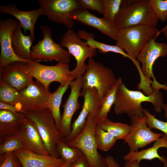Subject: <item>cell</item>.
I'll return each instance as SVG.
<instances>
[{"mask_svg":"<svg viewBox=\"0 0 167 167\" xmlns=\"http://www.w3.org/2000/svg\"><path fill=\"white\" fill-rule=\"evenodd\" d=\"M152 88V94L147 96L140 91L128 89L122 82L116 94L113 105L115 113L117 115L126 114L130 117L135 115L143 116L141 104L144 102L151 103L155 111L160 113L164 104L162 94L159 89Z\"/></svg>","mask_w":167,"mask_h":167,"instance_id":"obj_1","label":"cell"},{"mask_svg":"<svg viewBox=\"0 0 167 167\" xmlns=\"http://www.w3.org/2000/svg\"><path fill=\"white\" fill-rule=\"evenodd\" d=\"M159 21L148 0H123L114 24L118 30L139 25L156 27Z\"/></svg>","mask_w":167,"mask_h":167,"instance_id":"obj_2","label":"cell"},{"mask_svg":"<svg viewBox=\"0 0 167 167\" xmlns=\"http://www.w3.org/2000/svg\"><path fill=\"white\" fill-rule=\"evenodd\" d=\"M156 38L150 41L143 48L137 59L141 62L142 76L137 86L138 89L142 90L147 96L152 92V87L165 89V84L158 82L154 77L153 68L154 64L159 57L167 56V44L155 41Z\"/></svg>","mask_w":167,"mask_h":167,"instance_id":"obj_3","label":"cell"},{"mask_svg":"<svg viewBox=\"0 0 167 167\" xmlns=\"http://www.w3.org/2000/svg\"><path fill=\"white\" fill-rule=\"evenodd\" d=\"M24 114L35 124L45 148L49 155L58 158L59 155L57 150V145L63 140L49 109L46 108L27 111Z\"/></svg>","mask_w":167,"mask_h":167,"instance_id":"obj_4","label":"cell"},{"mask_svg":"<svg viewBox=\"0 0 167 167\" xmlns=\"http://www.w3.org/2000/svg\"><path fill=\"white\" fill-rule=\"evenodd\" d=\"M96 114L92 113L88 115L82 131L71 142L69 146L79 149L85 156L88 167H108L105 158L98 152L95 136Z\"/></svg>","mask_w":167,"mask_h":167,"instance_id":"obj_5","label":"cell"},{"mask_svg":"<svg viewBox=\"0 0 167 167\" xmlns=\"http://www.w3.org/2000/svg\"><path fill=\"white\" fill-rule=\"evenodd\" d=\"M118 31L116 45L135 59L144 46L150 41L156 38L160 33L156 27L144 25L136 26Z\"/></svg>","mask_w":167,"mask_h":167,"instance_id":"obj_6","label":"cell"},{"mask_svg":"<svg viewBox=\"0 0 167 167\" xmlns=\"http://www.w3.org/2000/svg\"><path fill=\"white\" fill-rule=\"evenodd\" d=\"M40 29L43 38L32 46L31 60L39 62L55 61L58 63H69L71 60V54L60 44L54 41L50 28L44 25L41 26Z\"/></svg>","mask_w":167,"mask_h":167,"instance_id":"obj_7","label":"cell"},{"mask_svg":"<svg viewBox=\"0 0 167 167\" xmlns=\"http://www.w3.org/2000/svg\"><path fill=\"white\" fill-rule=\"evenodd\" d=\"M113 71L101 62L88 58L87 67L83 75L82 89H96L100 98L101 103L109 91L118 81Z\"/></svg>","mask_w":167,"mask_h":167,"instance_id":"obj_8","label":"cell"},{"mask_svg":"<svg viewBox=\"0 0 167 167\" xmlns=\"http://www.w3.org/2000/svg\"><path fill=\"white\" fill-rule=\"evenodd\" d=\"M25 64L27 69L33 78L48 90L52 82H57L60 85L64 86L74 80L68 64L58 63L55 65L47 66L33 61Z\"/></svg>","mask_w":167,"mask_h":167,"instance_id":"obj_9","label":"cell"},{"mask_svg":"<svg viewBox=\"0 0 167 167\" xmlns=\"http://www.w3.org/2000/svg\"><path fill=\"white\" fill-rule=\"evenodd\" d=\"M60 44L68 49V51L76 61L75 68L71 71L74 79L83 75L87 67V64L85 63V61L88 58L95 56L97 50L89 47L85 41L81 40L77 34L72 28L68 29L64 34L61 38Z\"/></svg>","mask_w":167,"mask_h":167,"instance_id":"obj_10","label":"cell"},{"mask_svg":"<svg viewBox=\"0 0 167 167\" xmlns=\"http://www.w3.org/2000/svg\"><path fill=\"white\" fill-rule=\"evenodd\" d=\"M37 2L42 9V15L51 21L64 24L68 29L72 28L75 24L72 13L81 7L77 0H39Z\"/></svg>","mask_w":167,"mask_h":167,"instance_id":"obj_11","label":"cell"},{"mask_svg":"<svg viewBox=\"0 0 167 167\" xmlns=\"http://www.w3.org/2000/svg\"><path fill=\"white\" fill-rule=\"evenodd\" d=\"M18 110L22 113L26 112L48 108L52 94L40 82L36 80L19 92Z\"/></svg>","mask_w":167,"mask_h":167,"instance_id":"obj_12","label":"cell"},{"mask_svg":"<svg viewBox=\"0 0 167 167\" xmlns=\"http://www.w3.org/2000/svg\"><path fill=\"white\" fill-rule=\"evenodd\" d=\"M130 118L131 128L124 139L129 147L130 151H138L155 142L162 134L153 132L146 125V117L134 116Z\"/></svg>","mask_w":167,"mask_h":167,"instance_id":"obj_13","label":"cell"},{"mask_svg":"<svg viewBox=\"0 0 167 167\" xmlns=\"http://www.w3.org/2000/svg\"><path fill=\"white\" fill-rule=\"evenodd\" d=\"M80 96L84 99L83 107L78 116L72 125L70 133L64 139L63 141L66 144L72 141L82 131L88 114L92 113L97 115L100 108V98L95 88L82 89Z\"/></svg>","mask_w":167,"mask_h":167,"instance_id":"obj_14","label":"cell"},{"mask_svg":"<svg viewBox=\"0 0 167 167\" xmlns=\"http://www.w3.org/2000/svg\"><path fill=\"white\" fill-rule=\"evenodd\" d=\"M18 21L8 18L0 21V68L15 62H26L28 61L18 57L14 53L12 44V36L14 29L19 24Z\"/></svg>","mask_w":167,"mask_h":167,"instance_id":"obj_15","label":"cell"},{"mask_svg":"<svg viewBox=\"0 0 167 167\" xmlns=\"http://www.w3.org/2000/svg\"><path fill=\"white\" fill-rule=\"evenodd\" d=\"M83 75H80L75 80L70 81V93L63 106V112L59 132L63 140L64 139L71 133V122L74 113L80 107L78 98L80 96L81 89L83 87Z\"/></svg>","mask_w":167,"mask_h":167,"instance_id":"obj_16","label":"cell"},{"mask_svg":"<svg viewBox=\"0 0 167 167\" xmlns=\"http://www.w3.org/2000/svg\"><path fill=\"white\" fill-rule=\"evenodd\" d=\"M25 63L15 62L0 68V82L18 91L33 83V77L27 69Z\"/></svg>","mask_w":167,"mask_h":167,"instance_id":"obj_17","label":"cell"},{"mask_svg":"<svg viewBox=\"0 0 167 167\" xmlns=\"http://www.w3.org/2000/svg\"><path fill=\"white\" fill-rule=\"evenodd\" d=\"M25 149L41 155H49L35 123L25 117L16 134Z\"/></svg>","mask_w":167,"mask_h":167,"instance_id":"obj_18","label":"cell"},{"mask_svg":"<svg viewBox=\"0 0 167 167\" xmlns=\"http://www.w3.org/2000/svg\"><path fill=\"white\" fill-rule=\"evenodd\" d=\"M72 17L74 20L94 28L103 34L117 41L118 31L114 25L102 18L97 17L90 13L88 10L80 7L73 12Z\"/></svg>","mask_w":167,"mask_h":167,"instance_id":"obj_19","label":"cell"},{"mask_svg":"<svg viewBox=\"0 0 167 167\" xmlns=\"http://www.w3.org/2000/svg\"><path fill=\"white\" fill-rule=\"evenodd\" d=\"M0 13L9 14L14 17L19 21L25 33L27 34L28 30L30 31L33 43L35 38V24L39 17L42 15L41 7L35 10L25 11L19 10L15 4L4 5L0 6Z\"/></svg>","mask_w":167,"mask_h":167,"instance_id":"obj_20","label":"cell"},{"mask_svg":"<svg viewBox=\"0 0 167 167\" xmlns=\"http://www.w3.org/2000/svg\"><path fill=\"white\" fill-rule=\"evenodd\" d=\"M13 153L22 167H54L61 165L65 162L61 158L38 154L25 149Z\"/></svg>","mask_w":167,"mask_h":167,"instance_id":"obj_21","label":"cell"},{"mask_svg":"<svg viewBox=\"0 0 167 167\" xmlns=\"http://www.w3.org/2000/svg\"><path fill=\"white\" fill-rule=\"evenodd\" d=\"M161 148H167V136L164 134L155 141L151 147L140 151H130L123 156V159L125 161H136L139 163L142 160H152L156 158L165 165L167 163V159L158 153V149Z\"/></svg>","mask_w":167,"mask_h":167,"instance_id":"obj_22","label":"cell"},{"mask_svg":"<svg viewBox=\"0 0 167 167\" xmlns=\"http://www.w3.org/2000/svg\"><path fill=\"white\" fill-rule=\"evenodd\" d=\"M78 37L85 40L86 44L90 48L97 49L101 54H106L111 52L120 54L125 58L130 59L135 65L136 68L140 66L139 62L127 54L121 48L116 45L107 44L99 42L95 40L94 34L91 32L80 29L78 32Z\"/></svg>","mask_w":167,"mask_h":167,"instance_id":"obj_23","label":"cell"},{"mask_svg":"<svg viewBox=\"0 0 167 167\" xmlns=\"http://www.w3.org/2000/svg\"><path fill=\"white\" fill-rule=\"evenodd\" d=\"M21 28L19 24L13 30L12 36L13 49L19 58L32 61L31 54L33 42L30 35H24L22 32Z\"/></svg>","mask_w":167,"mask_h":167,"instance_id":"obj_24","label":"cell"},{"mask_svg":"<svg viewBox=\"0 0 167 167\" xmlns=\"http://www.w3.org/2000/svg\"><path fill=\"white\" fill-rule=\"evenodd\" d=\"M25 117L24 115H18L8 110L0 109V143L6 136L17 134Z\"/></svg>","mask_w":167,"mask_h":167,"instance_id":"obj_25","label":"cell"},{"mask_svg":"<svg viewBox=\"0 0 167 167\" xmlns=\"http://www.w3.org/2000/svg\"><path fill=\"white\" fill-rule=\"evenodd\" d=\"M69 86V84L60 85L50 97L48 108L51 113L54 120L56 126L59 130L61 125V117L60 107L63 96Z\"/></svg>","mask_w":167,"mask_h":167,"instance_id":"obj_26","label":"cell"},{"mask_svg":"<svg viewBox=\"0 0 167 167\" xmlns=\"http://www.w3.org/2000/svg\"><path fill=\"white\" fill-rule=\"evenodd\" d=\"M122 82L121 78H119L116 84L104 97L101 104L98 112L95 118V122L96 124L100 123L107 118L108 114L110 112L112 106L115 103L118 89Z\"/></svg>","mask_w":167,"mask_h":167,"instance_id":"obj_27","label":"cell"},{"mask_svg":"<svg viewBox=\"0 0 167 167\" xmlns=\"http://www.w3.org/2000/svg\"><path fill=\"white\" fill-rule=\"evenodd\" d=\"M98 124L102 129L114 136L117 140H124L131 128V125L120 122H114L108 118Z\"/></svg>","mask_w":167,"mask_h":167,"instance_id":"obj_28","label":"cell"},{"mask_svg":"<svg viewBox=\"0 0 167 167\" xmlns=\"http://www.w3.org/2000/svg\"><path fill=\"white\" fill-rule=\"evenodd\" d=\"M95 141L98 149L108 151L115 144L117 140L112 135L96 124L95 129Z\"/></svg>","mask_w":167,"mask_h":167,"instance_id":"obj_29","label":"cell"},{"mask_svg":"<svg viewBox=\"0 0 167 167\" xmlns=\"http://www.w3.org/2000/svg\"><path fill=\"white\" fill-rule=\"evenodd\" d=\"M57 148L61 158L66 162L72 163L83 155L79 149L69 146L63 140L58 144Z\"/></svg>","mask_w":167,"mask_h":167,"instance_id":"obj_30","label":"cell"},{"mask_svg":"<svg viewBox=\"0 0 167 167\" xmlns=\"http://www.w3.org/2000/svg\"><path fill=\"white\" fill-rule=\"evenodd\" d=\"M19 92L10 85L0 82V101L14 106L18 109L19 102Z\"/></svg>","mask_w":167,"mask_h":167,"instance_id":"obj_31","label":"cell"},{"mask_svg":"<svg viewBox=\"0 0 167 167\" xmlns=\"http://www.w3.org/2000/svg\"><path fill=\"white\" fill-rule=\"evenodd\" d=\"M102 1L104 7L102 18L114 25L115 19L119 11L123 0Z\"/></svg>","mask_w":167,"mask_h":167,"instance_id":"obj_32","label":"cell"},{"mask_svg":"<svg viewBox=\"0 0 167 167\" xmlns=\"http://www.w3.org/2000/svg\"><path fill=\"white\" fill-rule=\"evenodd\" d=\"M25 149L17 134L6 137L0 144V155L9 153Z\"/></svg>","mask_w":167,"mask_h":167,"instance_id":"obj_33","label":"cell"},{"mask_svg":"<svg viewBox=\"0 0 167 167\" xmlns=\"http://www.w3.org/2000/svg\"><path fill=\"white\" fill-rule=\"evenodd\" d=\"M163 108L165 111V116L167 119L165 122L160 120L152 114L146 109L143 108V111L146 117V123L151 129H155L162 131L167 136V104H164Z\"/></svg>","mask_w":167,"mask_h":167,"instance_id":"obj_34","label":"cell"},{"mask_svg":"<svg viewBox=\"0 0 167 167\" xmlns=\"http://www.w3.org/2000/svg\"><path fill=\"white\" fill-rule=\"evenodd\" d=\"M154 13L159 20L165 22L167 20V0H148Z\"/></svg>","mask_w":167,"mask_h":167,"instance_id":"obj_35","label":"cell"},{"mask_svg":"<svg viewBox=\"0 0 167 167\" xmlns=\"http://www.w3.org/2000/svg\"><path fill=\"white\" fill-rule=\"evenodd\" d=\"M80 6L83 8L97 11L103 15L104 7L102 0H77Z\"/></svg>","mask_w":167,"mask_h":167,"instance_id":"obj_36","label":"cell"},{"mask_svg":"<svg viewBox=\"0 0 167 167\" xmlns=\"http://www.w3.org/2000/svg\"><path fill=\"white\" fill-rule=\"evenodd\" d=\"M13 152L0 155V167H22Z\"/></svg>","mask_w":167,"mask_h":167,"instance_id":"obj_37","label":"cell"},{"mask_svg":"<svg viewBox=\"0 0 167 167\" xmlns=\"http://www.w3.org/2000/svg\"><path fill=\"white\" fill-rule=\"evenodd\" d=\"M0 109L9 111L18 115H23L14 106L0 101Z\"/></svg>","mask_w":167,"mask_h":167,"instance_id":"obj_38","label":"cell"},{"mask_svg":"<svg viewBox=\"0 0 167 167\" xmlns=\"http://www.w3.org/2000/svg\"><path fill=\"white\" fill-rule=\"evenodd\" d=\"M70 167H88L87 159L83 154L75 161L71 164Z\"/></svg>","mask_w":167,"mask_h":167,"instance_id":"obj_39","label":"cell"},{"mask_svg":"<svg viewBox=\"0 0 167 167\" xmlns=\"http://www.w3.org/2000/svg\"><path fill=\"white\" fill-rule=\"evenodd\" d=\"M108 167H120L118 163L114 157L111 155H108L105 158Z\"/></svg>","mask_w":167,"mask_h":167,"instance_id":"obj_40","label":"cell"},{"mask_svg":"<svg viewBox=\"0 0 167 167\" xmlns=\"http://www.w3.org/2000/svg\"><path fill=\"white\" fill-rule=\"evenodd\" d=\"M139 163L136 161H125L123 167H139Z\"/></svg>","mask_w":167,"mask_h":167,"instance_id":"obj_41","label":"cell"},{"mask_svg":"<svg viewBox=\"0 0 167 167\" xmlns=\"http://www.w3.org/2000/svg\"><path fill=\"white\" fill-rule=\"evenodd\" d=\"M165 39L167 40V25L161 30Z\"/></svg>","mask_w":167,"mask_h":167,"instance_id":"obj_42","label":"cell"},{"mask_svg":"<svg viewBox=\"0 0 167 167\" xmlns=\"http://www.w3.org/2000/svg\"><path fill=\"white\" fill-rule=\"evenodd\" d=\"M71 164L70 163L65 162L63 164L61 165L54 167H70Z\"/></svg>","mask_w":167,"mask_h":167,"instance_id":"obj_43","label":"cell"},{"mask_svg":"<svg viewBox=\"0 0 167 167\" xmlns=\"http://www.w3.org/2000/svg\"><path fill=\"white\" fill-rule=\"evenodd\" d=\"M164 167H167V163L165 165H164Z\"/></svg>","mask_w":167,"mask_h":167,"instance_id":"obj_44","label":"cell"},{"mask_svg":"<svg viewBox=\"0 0 167 167\" xmlns=\"http://www.w3.org/2000/svg\"></svg>","mask_w":167,"mask_h":167,"instance_id":"obj_45","label":"cell"}]
</instances>
